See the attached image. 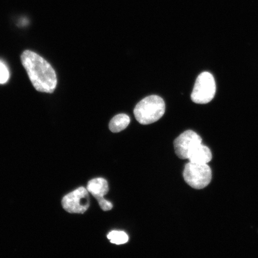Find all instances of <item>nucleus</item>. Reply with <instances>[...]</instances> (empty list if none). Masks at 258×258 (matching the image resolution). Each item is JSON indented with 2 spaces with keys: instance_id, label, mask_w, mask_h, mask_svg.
<instances>
[{
  "instance_id": "obj_2",
  "label": "nucleus",
  "mask_w": 258,
  "mask_h": 258,
  "mask_svg": "<svg viewBox=\"0 0 258 258\" xmlns=\"http://www.w3.org/2000/svg\"><path fill=\"white\" fill-rule=\"evenodd\" d=\"M165 103L161 97L151 95L143 99L135 106V117L141 124H150L163 117Z\"/></svg>"
},
{
  "instance_id": "obj_6",
  "label": "nucleus",
  "mask_w": 258,
  "mask_h": 258,
  "mask_svg": "<svg viewBox=\"0 0 258 258\" xmlns=\"http://www.w3.org/2000/svg\"><path fill=\"white\" fill-rule=\"evenodd\" d=\"M201 143V137L195 132L188 130L183 132L174 141V148L176 156L180 159H188L190 151Z\"/></svg>"
},
{
  "instance_id": "obj_7",
  "label": "nucleus",
  "mask_w": 258,
  "mask_h": 258,
  "mask_svg": "<svg viewBox=\"0 0 258 258\" xmlns=\"http://www.w3.org/2000/svg\"><path fill=\"white\" fill-rule=\"evenodd\" d=\"M188 159L192 163L208 164L212 159V154L208 147L201 143L190 151Z\"/></svg>"
},
{
  "instance_id": "obj_4",
  "label": "nucleus",
  "mask_w": 258,
  "mask_h": 258,
  "mask_svg": "<svg viewBox=\"0 0 258 258\" xmlns=\"http://www.w3.org/2000/svg\"><path fill=\"white\" fill-rule=\"evenodd\" d=\"M216 83L214 76L209 72H203L196 79L191 98L198 104H206L214 98Z\"/></svg>"
},
{
  "instance_id": "obj_5",
  "label": "nucleus",
  "mask_w": 258,
  "mask_h": 258,
  "mask_svg": "<svg viewBox=\"0 0 258 258\" xmlns=\"http://www.w3.org/2000/svg\"><path fill=\"white\" fill-rule=\"evenodd\" d=\"M63 208L70 214H83L90 206L89 192L85 187L81 186L64 197Z\"/></svg>"
},
{
  "instance_id": "obj_12",
  "label": "nucleus",
  "mask_w": 258,
  "mask_h": 258,
  "mask_svg": "<svg viewBox=\"0 0 258 258\" xmlns=\"http://www.w3.org/2000/svg\"><path fill=\"white\" fill-rule=\"evenodd\" d=\"M100 208H101L102 211H110L113 208V205L110 202L106 201L105 199H102V201L98 202Z\"/></svg>"
},
{
  "instance_id": "obj_10",
  "label": "nucleus",
  "mask_w": 258,
  "mask_h": 258,
  "mask_svg": "<svg viewBox=\"0 0 258 258\" xmlns=\"http://www.w3.org/2000/svg\"><path fill=\"white\" fill-rule=\"evenodd\" d=\"M107 237L111 243L117 245L126 243L128 241V237L124 231H112L109 233Z\"/></svg>"
},
{
  "instance_id": "obj_3",
  "label": "nucleus",
  "mask_w": 258,
  "mask_h": 258,
  "mask_svg": "<svg viewBox=\"0 0 258 258\" xmlns=\"http://www.w3.org/2000/svg\"><path fill=\"white\" fill-rule=\"evenodd\" d=\"M183 178L187 184L196 189L207 186L212 180V170L208 164L191 162L187 163L183 172Z\"/></svg>"
},
{
  "instance_id": "obj_11",
  "label": "nucleus",
  "mask_w": 258,
  "mask_h": 258,
  "mask_svg": "<svg viewBox=\"0 0 258 258\" xmlns=\"http://www.w3.org/2000/svg\"><path fill=\"white\" fill-rule=\"evenodd\" d=\"M9 79V72L4 63L0 62V84H4Z\"/></svg>"
},
{
  "instance_id": "obj_1",
  "label": "nucleus",
  "mask_w": 258,
  "mask_h": 258,
  "mask_svg": "<svg viewBox=\"0 0 258 258\" xmlns=\"http://www.w3.org/2000/svg\"><path fill=\"white\" fill-rule=\"evenodd\" d=\"M21 57L34 88L38 92L52 93L57 85V77L49 63L31 50L24 51Z\"/></svg>"
},
{
  "instance_id": "obj_8",
  "label": "nucleus",
  "mask_w": 258,
  "mask_h": 258,
  "mask_svg": "<svg viewBox=\"0 0 258 258\" xmlns=\"http://www.w3.org/2000/svg\"><path fill=\"white\" fill-rule=\"evenodd\" d=\"M89 192L94 197L98 202L104 199V197L109 191L108 183L106 180L101 177L90 180L87 186Z\"/></svg>"
},
{
  "instance_id": "obj_9",
  "label": "nucleus",
  "mask_w": 258,
  "mask_h": 258,
  "mask_svg": "<svg viewBox=\"0 0 258 258\" xmlns=\"http://www.w3.org/2000/svg\"><path fill=\"white\" fill-rule=\"evenodd\" d=\"M131 122L127 114H120L114 116L109 122V127L113 133H118L126 128Z\"/></svg>"
}]
</instances>
